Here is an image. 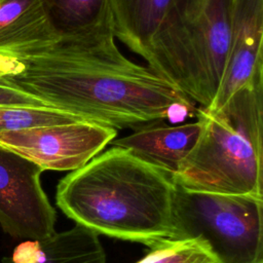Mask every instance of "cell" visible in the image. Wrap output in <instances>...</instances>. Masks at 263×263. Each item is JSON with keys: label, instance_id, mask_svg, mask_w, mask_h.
<instances>
[{"label": "cell", "instance_id": "cell-6", "mask_svg": "<svg viewBox=\"0 0 263 263\" xmlns=\"http://www.w3.org/2000/svg\"><path fill=\"white\" fill-rule=\"evenodd\" d=\"M117 129L93 121L0 133V146L38 164L43 171H75L101 153Z\"/></svg>", "mask_w": 263, "mask_h": 263}, {"label": "cell", "instance_id": "cell-13", "mask_svg": "<svg viewBox=\"0 0 263 263\" xmlns=\"http://www.w3.org/2000/svg\"><path fill=\"white\" fill-rule=\"evenodd\" d=\"M57 36H76L112 27L108 0H42Z\"/></svg>", "mask_w": 263, "mask_h": 263}, {"label": "cell", "instance_id": "cell-4", "mask_svg": "<svg viewBox=\"0 0 263 263\" xmlns=\"http://www.w3.org/2000/svg\"><path fill=\"white\" fill-rule=\"evenodd\" d=\"M232 0H173L153 35L149 68L199 108L214 101L230 40Z\"/></svg>", "mask_w": 263, "mask_h": 263}, {"label": "cell", "instance_id": "cell-5", "mask_svg": "<svg viewBox=\"0 0 263 263\" xmlns=\"http://www.w3.org/2000/svg\"><path fill=\"white\" fill-rule=\"evenodd\" d=\"M262 208L263 198L175 184L170 239L202 242L216 263H263Z\"/></svg>", "mask_w": 263, "mask_h": 263}, {"label": "cell", "instance_id": "cell-14", "mask_svg": "<svg viewBox=\"0 0 263 263\" xmlns=\"http://www.w3.org/2000/svg\"><path fill=\"white\" fill-rule=\"evenodd\" d=\"M89 121L79 115L53 108L0 106V133Z\"/></svg>", "mask_w": 263, "mask_h": 263}, {"label": "cell", "instance_id": "cell-3", "mask_svg": "<svg viewBox=\"0 0 263 263\" xmlns=\"http://www.w3.org/2000/svg\"><path fill=\"white\" fill-rule=\"evenodd\" d=\"M263 79L235 91L219 109L198 107L201 129L173 182L186 190L263 198Z\"/></svg>", "mask_w": 263, "mask_h": 263}, {"label": "cell", "instance_id": "cell-12", "mask_svg": "<svg viewBox=\"0 0 263 263\" xmlns=\"http://www.w3.org/2000/svg\"><path fill=\"white\" fill-rule=\"evenodd\" d=\"M42 0H0V51L53 39Z\"/></svg>", "mask_w": 263, "mask_h": 263}, {"label": "cell", "instance_id": "cell-9", "mask_svg": "<svg viewBox=\"0 0 263 263\" xmlns=\"http://www.w3.org/2000/svg\"><path fill=\"white\" fill-rule=\"evenodd\" d=\"M201 120L168 125L154 122L134 129V133L110 144L128 150L138 158L161 170L171 177L191 151L201 129Z\"/></svg>", "mask_w": 263, "mask_h": 263}, {"label": "cell", "instance_id": "cell-16", "mask_svg": "<svg viewBox=\"0 0 263 263\" xmlns=\"http://www.w3.org/2000/svg\"><path fill=\"white\" fill-rule=\"evenodd\" d=\"M0 106L49 108L41 100L0 80Z\"/></svg>", "mask_w": 263, "mask_h": 263}, {"label": "cell", "instance_id": "cell-10", "mask_svg": "<svg viewBox=\"0 0 263 263\" xmlns=\"http://www.w3.org/2000/svg\"><path fill=\"white\" fill-rule=\"evenodd\" d=\"M1 263H106V254L99 234L76 224L46 238L18 245Z\"/></svg>", "mask_w": 263, "mask_h": 263}, {"label": "cell", "instance_id": "cell-2", "mask_svg": "<svg viewBox=\"0 0 263 263\" xmlns=\"http://www.w3.org/2000/svg\"><path fill=\"white\" fill-rule=\"evenodd\" d=\"M174 191L170 175L112 146L64 177L55 202L97 234L152 248L170 239Z\"/></svg>", "mask_w": 263, "mask_h": 263}, {"label": "cell", "instance_id": "cell-1", "mask_svg": "<svg viewBox=\"0 0 263 263\" xmlns=\"http://www.w3.org/2000/svg\"><path fill=\"white\" fill-rule=\"evenodd\" d=\"M112 27L0 51V80L49 108L113 128L197 117L189 98L124 57Z\"/></svg>", "mask_w": 263, "mask_h": 263}, {"label": "cell", "instance_id": "cell-7", "mask_svg": "<svg viewBox=\"0 0 263 263\" xmlns=\"http://www.w3.org/2000/svg\"><path fill=\"white\" fill-rule=\"evenodd\" d=\"M43 172L0 146V226L12 237L39 240L55 232V211L40 182Z\"/></svg>", "mask_w": 263, "mask_h": 263}, {"label": "cell", "instance_id": "cell-8", "mask_svg": "<svg viewBox=\"0 0 263 263\" xmlns=\"http://www.w3.org/2000/svg\"><path fill=\"white\" fill-rule=\"evenodd\" d=\"M262 38L263 0H232L225 67L216 97L206 110L219 109L235 91L263 79Z\"/></svg>", "mask_w": 263, "mask_h": 263}, {"label": "cell", "instance_id": "cell-15", "mask_svg": "<svg viewBox=\"0 0 263 263\" xmlns=\"http://www.w3.org/2000/svg\"><path fill=\"white\" fill-rule=\"evenodd\" d=\"M137 263H216L208 248L198 240L166 239L150 248Z\"/></svg>", "mask_w": 263, "mask_h": 263}, {"label": "cell", "instance_id": "cell-11", "mask_svg": "<svg viewBox=\"0 0 263 263\" xmlns=\"http://www.w3.org/2000/svg\"><path fill=\"white\" fill-rule=\"evenodd\" d=\"M173 0H108L114 37L147 59L151 39Z\"/></svg>", "mask_w": 263, "mask_h": 263}]
</instances>
